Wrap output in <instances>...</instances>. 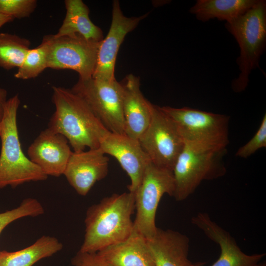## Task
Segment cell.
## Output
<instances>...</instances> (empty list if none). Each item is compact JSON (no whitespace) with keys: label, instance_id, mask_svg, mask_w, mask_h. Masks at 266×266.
I'll return each instance as SVG.
<instances>
[{"label":"cell","instance_id":"27","mask_svg":"<svg viewBox=\"0 0 266 266\" xmlns=\"http://www.w3.org/2000/svg\"><path fill=\"white\" fill-rule=\"evenodd\" d=\"M73 266H106L96 253H89L79 251L71 260Z\"/></svg>","mask_w":266,"mask_h":266},{"label":"cell","instance_id":"15","mask_svg":"<svg viewBox=\"0 0 266 266\" xmlns=\"http://www.w3.org/2000/svg\"><path fill=\"white\" fill-rule=\"evenodd\" d=\"M191 222L219 246V257L211 266H256L266 255L244 253L231 234L212 221L206 213H198L192 218Z\"/></svg>","mask_w":266,"mask_h":266},{"label":"cell","instance_id":"8","mask_svg":"<svg viewBox=\"0 0 266 266\" xmlns=\"http://www.w3.org/2000/svg\"><path fill=\"white\" fill-rule=\"evenodd\" d=\"M71 90L82 98L110 133L125 134L123 88L116 79L105 81L79 78Z\"/></svg>","mask_w":266,"mask_h":266},{"label":"cell","instance_id":"9","mask_svg":"<svg viewBox=\"0 0 266 266\" xmlns=\"http://www.w3.org/2000/svg\"><path fill=\"white\" fill-rule=\"evenodd\" d=\"M138 141L152 164L172 171L184 146L174 123L153 104L150 123Z\"/></svg>","mask_w":266,"mask_h":266},{"label":"cell","instance_id":"12","mask_svg":"<svg viewBox=\"0 0 266 266\" xmlns=\"http://www.w3.org/2000/svg\"><path fill=\"white\" fill-rule=\"evenodd\" d=\"M100 148L114 157L130 178L129 191L134 193L139 186L151 161L137 140L126 134L109 132L101 140Z\"/></svg>","mask_w":266,"mask_h":266},{"label":"cell","instance_id":"6","mask_svg":"<svg viewBox=\"0 0 266 266\" xmlns=\"http://www.w3.org/2000/svg\"><path fill=\"white\" fill-rule=\"evenodd\" d=\"M226 149L216 150L184 144L173 167L175 191L177 201L186 200L203 180L224 176L226 169L223 161Z\"/></svg>","mask_w":266,"mask_h":266},{"label":"cell","instance_id":"25","mask_svg":"<svg viewBox=\"0 0 266 266\" xmlns=\"http://www.w3.org/2000/svg\"><path fill=\"white\" fill-rule=\"evenodd\" d=\"M37 6L35 0H0V13L14 19L28 17Z\"/></svg>","mask_w":266,"mask_h":266},{"label":"cell","instance_id":"2","mask_svg":"<svg viewBox=\"0 0 266 266\" xmlns=\"http://www.w3.org/2000/svg\"><path fill=\"white\" fill-rule=\"evenodd\" d=\"M55 111L48 128L62 134L73 152L100 148L102 138L109 132L90 107L71 89L53 87Z\"/></svg>","mask_w":266,"mask_h":266},{"label":"cell","instance_id":"20","mask_svg":"<svg viewBox=\"0 0 266 266\" xmlns=\"http://www.w3.org/2000/svg\"><path fill=\"white\" fill-rule=\"evenodd\" d=\"M258 0H198L190 12L202 22L211 19L229 22L253 7Z\"/></svg>","mask_w":266,"mask_h":266},{"label":"cell","instance_id":"30","mask_svg":"<svg viewBox=\"0 0 266 266\" xmlns=\"http://www.w3.org/2000/svg\"><path fill=\"white\" fill-rule=\"evenodd\" d=\"M256 266H266V262H260Z\"/></svg>","mask_w":266,"mask_h":266},{"label":"cell","instance_id":"13","mask_svg":"<svg viewBox=\"0 0 266 266\" xmlns=\"http://www.w3.org/2000/svg\"><path fill=\"white\" fill-rule=\"evenodd\" d=\"M108 162L100 148L72 152L63 175L78 194L85 196L97 181L106 176Z\"/></svg>","mask_w":266,"mask_h":266},{"label":"cell","instance_id":"10","mask_svg":"<svg viewBox=\"0 0 266 266\" xmlns=\"http://www.w3.org/2000/svg\"><path fill=\"white\" fill-rule=\"evenodd\" d=\"M42 40L47 46V68L73 70L82 79L92 77L100 42L77 36L56 37L53 34L46 35Z\"/></svg>","mask_w":266,"mask_h":266},{"label":"cell","instance_id":"14","mask_svg":"<svg viewBox=\"0 0 266 266\" xmlns=\"http://www.w3.org/2000/svg\"><path fill=\"white\" fill-rule=\"evenodd\" d=\"M67 139L48 128L42 131L28 148L30 160L47 175H63L72 153Z\"/></svg>","mask_w":266,"mask_h":266},{"label":"cell","instance_id":"17","mask_svg":"<svg viewBox=\"0 0 266 266\" xmlns=\"http://www.w3.org/2000/svg\"><path fill=\"white\" fill-rule=\"evenodd\" d=\"M155 266H204V262H191L188 258L189 237L172 230L158 228L153 237L147 239Z\"/></svg>","mask_w":266,"mask_h":266},{"label":"cell","instance_id":"7","mask_svg":"<svg viewBox=\"0 0 266 266\" xmlns=\"http://www.w3.org/2000/svg\"><path fill=\"white\" fill-rule=\"evenodd\" d=\"M174 191L172 171L150 163L134 192L136 216L133 229L146 239L152 238L156 233L155 217L161 198L166 194L173 197Z\"/></svg>","mask_w":266,"mask_h":266},{"label":"cell","instance_id":"21","mask_svg":"<svg viewBox=\"0 0 266 266\" xmlns=\"http://www.w3.org/2000/svg\"><path fill=\"white\" fill-rule=\"evenodd\" d=\"M62 248V243L57 238L44 235L20 250L0 251V266H33L39 260L56 254Z\"/></svg>","mask_w":266,"mask_h":266},{"label":"cell","instance_id":"24","mask_svg":"<svg viewBox=\"0 0 266 266\" xmlns=\"http://www.w3.org/2000/svg\"><path fill=\"white\" fill-rule=\"evenodd\" d=\"M44 211L42 204L37 200L30 198L24 200L17 207L0 213V234L12 222L25 217L37 216Z\"/></svg>","mask_w":266,"mask_h":266},{"label":"cell","instance_id":"5","mask_svg":"<svg viewBox=\"0 0 266 266\" xmlns=\"http://www.w3.org/2000/svg\"><path fill=\"white\" fill-rule=\"evenodd\" d=\"M160 108L174 123L185 145L210 150L226 149L229 143L228 116L187 107L164 106Z\"/></svg>","mask_w":266,"mask_h":266},{"label":"cell","instance_id":"4","mask_svg":"<svg viewBox=\"0 0 266 266\" xmlns=\"http://www.w3.org/2000/svg\"><path fill=\"white\" fill-rule=\"evenodd\" d=\"M225 27L238 44L240 54L236 62L239 74L232 82L237 92L244 90L248 84L252 70L259 67V62L266 44V2L258 0L246 12L229 22Z\"/></svg>","mask_w":266,"mask_h":266},{"label":"cell","instance_id":"16","mask_svg":"<svg viewBox=\"0 0 266 266\" xmlns=\"http://www.w3.org/2000/svg\"><path fill=\"white\" fill-rule=\"evenodd\" d=\"M120 83L123 88L125 133L138 140L150 123L153 104L143 95L139 77L129 74Z\"/></svg>","mask_w":266,"mask_h":266},{"label":"cell","instance_id":"1","mask_svg":"<svg viewBox=\"0 0 266 266\" xmlns=\"http://www.w3.org/2000/svg\"><path fill=\"white\" fill-rule=\"evenodd\" d=\"M134 193L114 194L91 205L85 219V231L79 251L95 253L127 239L133 230Z\"/></svg>","mask_w":266,"mask_h":266},{"label":"cell","instance_id":"26","mask_svg":"<svg viewBox=\"0 0 266 266\" xmlns=\"http://www.w3.org/2000/svg\"><path fill=\"white\" fill-rule=\"evenodd\" d=\"M266 115L265 114L256 133L247 143L238 149L236 156L242 158H247L259 149L266 148Z\"/></svg>","mask_w":266,"mask_h":266},{"label":"cell","instance_id":"11","mask_svg":"<svg viewBox=\"0 0 266 266\" xmlns=\"http://www.w3.org/2000/svg\"><path fill=\"white\" fill-rule=\"evenodd\" d=\"M148 14L139 17H127L121 10L119 1H113L111 23L106 37L100 43L93 78L108 82L116 79L114 70L119 48L126 35L133 30Z\"/></svg>","mask_w":266,"mask_h":266},{"label":"cell","instance_id":"29","mask_svg":"<svg viewBox=\"0 0 266 266\" xmlns=\"http://www.w3.org/2000/svg\"><path fill=\"white\" fill-rule=\"evenodd\" d=\"M14 19L10 16L0 13V28L4 24L12 22Z\"/></svg>","mask_w":266,"mask_h":266},{"label":"cell","instance_id":"22","mask_svg":"<svg viewBox=\"0 0 266 266\" xmlns=\"http://www.w3.org/2000/svg\"><path fill=\"white\" fill-rule=\"evenodd\" d=\"M30 46V41L26 38L0 33V67L6 70L19 67Z\"/></svg>","mask_w":266,"mask_h":266},{"label":"cell","instance_id":"28","mask_svg":"<svg viewBox=\"0 0 266 266\" xmlns=\"http://www.w3.org/2000/svg\"><path fill=\"white\" fill-rule=\"evenodd\" d=\"M7 91L5 89L0 87V132L4 117V107L7 100Z\"/></svg>","mask_w":266,"mask_h":266},{"label":"cell","instance_id":"3","mask_svg":"<svg viewBox=\"0 0 266 266\" xmlns=\"http://www.w3.org/2000/svg\"><path fill=\"white\" fill-rule=\"evenodd\" d=\"M18 95L7 100L0 132V189L13 188L30 181L46 180L48 176L24 153L19 137L17 111Z\"/></svg>","mask_w":266,"mask_h":266},{"label":"cell","instance_id":"19","mask_svg":"<svg viewBox=\"0 0 266 266\" xmlns=\"http://www.w3.org/2000/svg\"><path fill=\"white\" fill-rule=\"evenodd\" d=\"M65 4L66 14L55 37L77 36L96 42L103 39L101 29L92 22L89 9L82 0H66Z\"/></svg>","mask_w":266,"mask_h":266},{"label":"cell","instance_id":"18","mask_svg":"<svg viewBox=\"0 0 266 266\" xmlns=\"http://www.w3.org/2000/svg\"><path fill=\"white\" fill-rule=\"evenodd\" d=\"M96 253L106 266H155L147 239L134 229L126 240Z\"/></svg>","mask_w":266,"mask_h":266},{"label":"cell","instance_id":"23","mask_svg":"<svg viewBox=\"0 0 266 266\" xmlns=\"http://www.w3.org/2000/svg\"><path fill=\"white\" fill-rule=\"evenodd\" d=\"M47 46L42 40L37 47L30 49L14 74L15 78L23 80L37 77L47 66Z\"/></svg>","mask_w":266,"mask_h":266}]
</instances>
